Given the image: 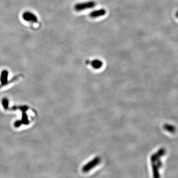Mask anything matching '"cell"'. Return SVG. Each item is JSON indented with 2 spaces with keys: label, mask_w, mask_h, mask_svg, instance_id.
<instances>
[{
  "label": "cell",
  "mask_w": 178,
  "mask_h": 178,
  "mask_svg": "<svg viewBox=\"0 0 178 178\" xmlns=\"http://www.w3.org/2000/svg\"><path fill=\"white\" fill-rule=\"evenodd\" d=\"M97 5V3L94 1L85 2L80 3L75 5L74 8L77 12L84 11V10L90 9L94 7Z\"/></svg>",
  "instance_id": "1"
},
{
  "label": "cell",
  "mask_w": 178,
  "mask_h": 178,
  "mask_svg": "<svg viewBox=\"0 0 178 178\" xmlns=\"http://www.w3.org/2000/svg\"><path fill=\"white\" fill-rule=\"evenodd\" d=\"M100 161H101L100 157L97 156V157L94 158L92 160L89 162L87 164L84 165L82 169V170L84 173L88 172L90 170H92V169H93L98 164H99Z\"/></svg>",
  "instance_id": "2"
},
{
  "label": "cell",
  "mask_w": 178,
  "mask_h": 178,
  "mask_svg": "<svg viewBox=\"0 0 178 178\" xmlns=\"http://www.w3.org/2000/svg\"><path fill=\"white\" fill-rule=\"evenodd\" d=\"M23 18L24 20L29 23H37L38 19L36 15L30 12H26L23 14Z\"/></svg>",
  "instance_id": "3"
},
{
  "label": "cell",
  "mask_w": 178,
  "mask_h": 178,
  "mask_svg": "<svg viewBox=\"0 0 178 178\" xmlns=\"http://www.w3.org/2000/svg\"><path fill=\"white\" fill-rule=\"evenodd\" d=\"M165 153H166V150L165 149L162 148L159 150H158L156 153L152 154L150 156V160H151V163H155L156 161L158 160V159H160L162 156L164 155Z\"/></svg>",
  "instance_id": "4"
},
{
  "label": "cell",
  "mask_w": 178,
  "mask_h": 178,
  "mask_svg": "<svg viewBox=\"0 0 178 178\" xmlns=\"http://www.w3.org/2000/svg\"><path fill=\"white\" fill-rule=\"evenodd\" d=\"M86 64H90L93 67V68L96 69H100L103 65V63L102 60L98 59H94V60H92V61H90V60L88 59L86 61Z\"/></svg>",
  "instance_id": "5"
},
{
  "label": "cell",
  "mask_w": 178,
  "mask_h": 178,
  "mask_svg": "<svg viewBox=\"0 0 178 178\" xmlns=\"http://www.w3.org/2000/svg\"><path fill=\"white\" fill-rule=\"evenodd\" d=\"M8 72L7 70H4L2 72L1 75V78H0V80L1 82V84L0 85V88H1L7 85L8 81Z\"/></svg>",
  "instance_id": "6"
},
{
  "label": "cell",
  "mask_w": 178,
  "mask_h": 178,
  "mask_svg": "<svg viewBox=\"0 0 178 178\" xmlns=\"http://www.w3.org/2000/svg\"><path fill=\"white\" fill-rule=\"evenodd\" d=\"M106 14V11L104 8H101L99 10L92 11L89 14V16L92 18H97L104 16Z\"/></svg>",
  "instance_id": "7"
},
{
  "label": "cell",
  "mask_w": 178,
  "mask_h": 178,
  "mask_svg": "<svg viewBox=\"0 0 178 178\" xmlns=\"http://www.w3.org/2000/svg\"><path fill=\"white\" fill-rule=\"evenodd\" d=\"M163 128L164 130L168 131L169 132L171 133H175L176 132L177 129L175 126L173 125H171V124H165L163 125Z\"/></svg>",
  "instance_id": "8"
},
{
  "label": "cell",
  "mask_w": 178,
  "mask_h": 178,
  "mask_svg": "<svg viewBox=\"0 0 178 178\" xmlns=\"http://www.w3.org/2000/svg\"><path fill=\"white\" fill-rule=\"evenodd\" d=\"M152 170L153 172V177L155 178H158L160 177L159 173V168L155 163H152Z\"/></svg>",
  "instance_id": "9"
},
{
  "label": "cell",
  "mask_w": 178,
  "mask_h": 178,
  "mask_svg": "<svg viewBox=\"0 0 178 178\" xmlns=\"http://www.w3.org/2000/svg\"><path fill=\"white\" fill-rule=\"evenodd\" d=\"M21 121L23 124H25V125L29 124V121L28 116H27V114H26V113H25V112H23L22 120H21Z\"/></svg>",
  "instance_id": "10"
},
{
  "label": "cell",
  "mask_w": 178,
  "mask_h": 178,
  "mask_svg": "<svg viewBox=\"0 0 178 178\" xmlns=\"http://www.w3.org/2000/svg\"><path fill=\"white\" fill-rule=\"evenodd\" d=\"M3 105L6 110L8 109V100L7 99H4L2 101Z\"/></svg>",
  "instance_id": "11"
},
{
  "label": "cell",
  "mask_w": 178,
  "mask_h": 178,
  "mask_svg": "<svg viewBox=\"0 0 178 178\" xmlns=\"http://www.w3.org/2000/svg\"><path fill=\"white\" fill-rule=\"evenodd\" d=\"M155 163H156V165H157L159 168H160L162 166V165H163L162 162L160 160V159H158V160L156 161Z\"/></svg>",
  "instance_id": "12"
},
{
  "label": "cell",
  "mask_w": 178,
  "mask_h": 178,
  "mask_svg": "<svg viewBox=\"0 0 178 178\" xmlns=\"http://www.w3.org/2000/svg\"><path fill=\"white\" fill-rule=\"evenodd\" d=\"M23 123H22V122H21V120L17 121L14 123V126H15V127H19Z\"/></svg>",
  "instance_id": "13"
},
{
  "label": "cell",
  "mask_w": 178,
  "mask_h": 178,
  "mask_svg": "<svg viewBox=\"0 0 178 178\" xmlns=\"http://www.w3.org/2000/svg\"><path fill=\"white\" fill-rule=\"evenodd\" d=\"M176 16L178 18V11H177V13H176Z\"/></svg>",
  "instance_id": "14"
}]
</instances>
